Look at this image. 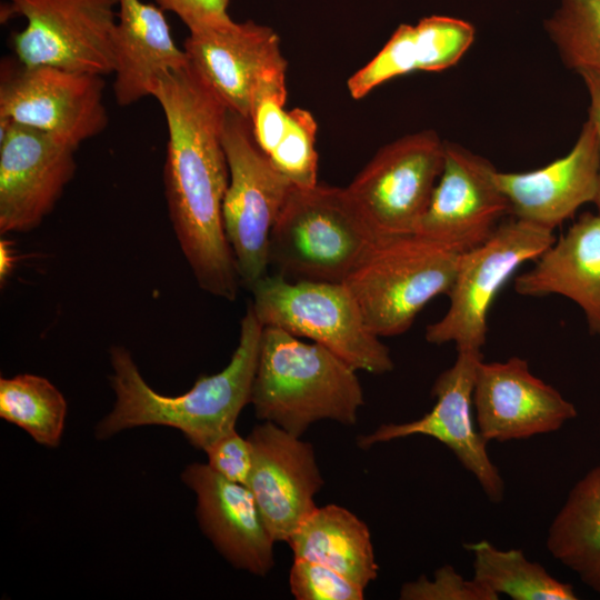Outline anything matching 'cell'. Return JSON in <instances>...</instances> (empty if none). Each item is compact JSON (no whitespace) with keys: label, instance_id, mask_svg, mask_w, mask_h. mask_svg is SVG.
<instances>
[{"label":"cell","instance_id":"obj_1","mask_svg":"<svg viewBox=\"0 0 600 600\" xmlns=\"http://www.w3.org/2000/svg\"><path fill=\"white\" fill-rule=\"evenodd\" d=\"M152 97L168 129L163 183L177 240L199 287L233 301L241 280L222 219L228 109L190 64L159 79Z\"/></svg>","mask_w":600,"mask_h":600},{"label":"cell","instance_id":"obj_2","mask_svg":"<svg viewBox=\"0 0 600 600\" xmlns=\"http://www.w3.org/2000/svg\"><path fill=\"white\" fill-rule=\"evenodd\" d=\"M262 331L263 326L249 303L228 366L214 374L199 377L190 390L173 397L153 390L131 353L122 346H112L110 383L116 402L98 422L96 437L103 440L136 427L166 426L178 429L191 446L204 450L236 429L240 412L250 403Z\"/></svg>","mask_w":600,"mask_h":600},{"label":"cell","instance_id":"obj_3","mask_svg":"<svg viewBox=\"0 0 600 600\" xmlns=\"http://www.w3.org/2000/svg\"><path fill=\"white\" fill-rule=\"evenodd\" d=\"M250 403L258 419L301 437L320 420L354 424L363 391L357 370L332 351L266 326Z\"/></svg>","mask_w":600,"mask_h":600},{"label":"cell","instance_id":"obj_4","mask_svg":"<svg viewBox=\"0 0 600 600\" xmlns=\"http://www.w3.org/2000/svg\"><path fill=\"white\" fill-rule=\"evenodd\" d=\"M346 188L292 186L269 240V266L292 281L342 283L380 239Z\"/></svg>","mask_w":600,"mask_h":600},{"label":"cell","instance_id":"obj_5","mask_svg":"<svg viewBox=\"0 0 600 600\" xmlns=\"http://www.w3.org/2000/svg\"><path fill=\"white\" fill-rule=\"evenodd\" d=\"M462 252L417 233L381 237L343 282L379 338L406 332L436 297L449 292Z\"/></svg>","mask_w":600,"mask_h":600},{"label":"cell","instance_id":"obj_6","mask_svg":"<svg viewBox=\"0 0 600 600\" xmlns=\"http://www.w3.org/2000/svg\"><path fill=\"white\" fill-rule=\"evenodd\" d=\"M257 318L329 349L357 371L382 374L393 369L390 350L366 324L342 283L292 281L267 274L250 289Z\"/></svg>","mask_w":600,"mask_h":600},{"label":"cell","instance_id":"obj_7","mask_svg":"<svg viewBox=\"0 0 600 600\" xmlns=\"http://www.w3.org/2000/svg\"><path fill=\"white\" fill-rule=\"evenodd\" d=\"M223 148L229 168L223 227L241 283L251 289L268 274L271 230L293 184L259 148L249 120L230 110Z\"/></svg>","mask_w":600,"mask_h":600},{"label":"cell","instance_id":"obj_8","mask_svg":"<svg viewBox=\"0 0 600 600\" xmlns=\"http://www.w3.org/2000/svg\"><path fill=\"white\" fill-rule=\"evenodd\" d=\"M554 240L552 230L514 218L500 223L481 244L462 252L448 292V310L427 327L426 340L433 344L453 342L457 351H481L488 314L502 286Z\"/></svg>","mask_w":600,"mask_h":600},{"label":"cell","instance_id":"obj_9","mask_svg":"<svg viewBox=\"0 0 600 600\" xmlns=\"http://www.w3.org/2000/svg\"><path fill=\"white\" fill-rule=\"evenodd\" d=\"M117 7L119 0H9L1 16L26 19L11 40L19 63L104 77L114 70Z\"/></svg>","mask_w":600,"mask_h":600},{"label":"cell","instance_id":"obj_10","mask_svg":"<svg viewBox=\"0 0 600 600\" xmlns=\"http://www.w3.org/2000/svg\"><path fill=\"white\" fill-rule=\"evenodd\" d=\"M446 141L433 130L404 136L381 148L346 187L379 237L414 233L444 161Z\"/></svg>","mask_w":600,"mask_h":600},{"label":"cell","instance_id":"obj_11","mask_svg":"<svg viewBox=\"0 0 600 600\" xmlns=\"http://www.w3.org/2000/svg\"><path fill=\"white\" fill-rule=\"evenodd\" d=\"M102 78L48 66H4L0 120L42 131L77 150L108 126Z\"/></svg>","mask_w":600,"mask_h":600},{"label":"cell","instance_id":"obj_12","mask_svg":"<svg viewBox=\"0 0 600 600\" xmlns=\"http://www.w3.org/2000/svg\"><path fill=\"white\" fill-rule=\"evenodd\" d=\"M76 149L0 120V232H28L53 210L76 173Z\"/></svg>","mask_w":600,"mask_h":600},{"label":"cell","instance_id":"obj_13","mask_svg":"<svg viewBox=\"0 0 600 600\" xmlns=\"http://www.w3.org/2000/svg\"><path fill=\"white\" fill-rule=\"evenodd\" d=\"M481 360L479 350L458 351L454 363L441 372L433 383L436 403L428 413L406 423L381 424L373 432L360 436L359 447L369 448L416 434L431 437L454 453L491 501L502 500L503 479L488 454V441L472 418L474 379Z\"/></svg>","mask_w":600,"mask_h":600},{"label":"cell","instance_id":"obj_14","mask_svg":"<svg viewBox=\"0 0 600 600\" xmlns=\"http://www.w3.org/2000/svg\"><path fill=\"white\" fill-rule=\"evenodd\" d=\"M496 173L487 159L446 142L441 174L414 233L459 252L484 242L509 213Z\"/></svg>","mask_w":600,"mask_h":600},{"label":"cell","instance_id":"obj_15","mask_svg":"<svg viewBox=\"0 0 600 600\" xmlns=\"http://www.w3.org/2000/svg\"><path fill=\"white\" fill-rule=\"evenodd\" d=\"M477 428L489 442L527 439L559 430L577 416L576 407L536 377L527 360L483 362L473 387Z\"/></svg>","mask_w":600,"mask_h":600},{"label":"cell","instance_id":"obj_16","mask_svg":"<svg viewBox=\"0 0 600 600\" xmlns=\"http://www.w3.org/2000/svg\"><path fill=\"white\" fill-rule=\"evenodd\" d=\"M253 464L248 483L276 542H288L300 522L314 510L323 486L314 450L274 423L263 421L247 437Z\"/></svg>","mask_w":600,"mask_h":600},{"label":"cell","instance_id":"obj_17","mask_svg":"<svg viewBox=\"0 0 600 600\" xmlns=\"http://www.w3.org/2000/svg\"><path fill=\"white\" fill-rule=\"evenodd\" d=\"M183 50L190 67L224 104L248 119L252 92L270 69L287 66L273 29L253 21L189 32Z\"/></svg>","mask_w":600,"mask_h":600},{"label":"cell","instance_id":"obj_18","mask_svg":"<svg viewBox=\"0 0 600 600\" xmlns=\"http://www.w3.org/2000/svg\"><path fill=\"white\" fill-rule=\"evenodd\" d=\"M599 167L598 136L588 118L567 154L531 171L497 170L496 180L509 213L553 231L580 207L594 202Z\"/></svg>","mask_w":600,"mask_h":600},{"label":"cell","instance_id":"obj_19","mask_svg":"<svg viewBox=\"0 0 600 600\" xmlns=\"http://www.w3.org/2000/svg\"><path fill=\"white\" fill-rule=\"evenodd\" d=\"M197 497L199 526L234 568L264 577L274 566L273 544L251 490L232 482L208 463H191L181 473Z\"/></svg>","mask_w":600,"mask_h":600},{"label":"cell","instance_id":"obj_20","mask_svg":"<svg viewBox=\"0 0 600 600\" xmlns=\"http://www.w3.org/2000/svg\"><path fill=\"white\" fill-rule=\"evenodd\" d=\"M113 56V92L121 107L152 97L159 79L189 66L163 10L142 0H119Z\"/></svg>","mask_w":600,"mask_h":600},{"label":"cell","instance_id":"obj_21","mask_svg":"<svg viewBox=\"0 0 600 600\" xmlns=\"http://www.w3.org/2000/svg\"><path fill=\"white\" fill-rule=\"evenodd\" d=\"M521 296L559 294L584 313L600 333V213L587 212L514 280Z\"/></svg>","mask_w":600,"mask_h":600},{"label":"cell","instance_id":"obj_22","mask_svg":"<svg viewBox=\"0 0 600 600\" xmlns=\"http://www.w3.org/2000/svg\"><path fill=\"white\" fill-rule=\"evenodd\" d=\"M294 559L326 566L366 588L378 576L367 524L343 507H316L288 540Z\"/></svg>","mask_w":600,"mask_h":600},{"label":"cell","instance_id":"obj_23","mask_svg":"<svg viewBox=\"0 0 600 600\" xmlns=\"http://www.w3.org/2000/svg\"><path fill=\"white\" fill-rule=\"evenodd\" d=\"M546 543L554 559L600 592V466L570 490Z\"/></svg>","mask_w":600,"mask_h":600},{"label":"cell","instance_id":"obj_24","mask_svg":"<svg viewBox=\"0 0 600 600\" xmlns=\"http://www.w3.org/2000/svg\"><path fill=\"white\" fill-rule=\"evenodd\" d=\"M473 554V579L514 600H576L571 584L552 577L519 549L501 550L481 540L466 546Z\"/></svg>","mask_w":600,"mask_h":600},{"label":"cell","instance_id":"obj_25","mask_svg":"<svg viewBox=\"0 0 600 600\" xmlns=\"http://www.w3.org/2000/svg\"><path fill=\"white\" fill-rule=\"evenodd\" d=\"M66 416L67 401L48 379L30 373L0 379V417L37 443L59 446Z\"/></svg>","mask_w":600,"mask_h":600},{"label":"cell","instance_id":"obj_26","mask_svg":"<svg viewBox=\"0 0 600 600\" xmlns=\"http://www.w3.org/2000/svg\"><path fill=\"white\" fill-rule=\"evenodd\" d=\"M544 29L567 68L600 77V0H560Z\"/></svg>","mask_w":600,"mask_h":600},{"label":"cell","instance_id":"obj_27","mask_svg":"<svg viewBox=\"0 0 600 600\" xmlns=\"http://www.w3.org/2000/svg\"><path fill=\"white\" fill-rule=\"evenodd\" d=\"M317 129L310 111L301 108L288 111L284 132L268 156L273 167L296 187L318 184Z\"/></svg>","mask_w":600,"mask_h":600},{"label":"cell","instance_id":"obj_28","mask_svg":"<svg viewBox=\"0 0 600 600\" xmlns=\"http://www.w3.org/2000/svg\"><path fill=\"white\" fill-rule=\"evenodd\" d=\"M414 29L419 70L442 71L454 66L471 47L476 29L462 19L430 16Z\"/></svg>","mask_w":600,"mask_h":600},{"label":"cell","instance_id":"obj_29","mask_svg":"<svg viewBox=\"0 0 600 600\" xmlns=\"http://www.w3.org/2000/svg\"><path fill=\"white\" fill-rule=\"evenodd\" d=\"M419 70L411 24H400L382 49L348 80L353 99H361L382 83Z\"/></svg>","mask_w":600,"mask_h":600},{"label":"cell","instance_id":"obj_30","mask_svg":"<svg viewBox=\"0 0 600 600\" xmlns=\"http://www.w3.org/2000/svg\"><path fill=\"white\" fill-rule=\"evenodd\" d=\"M286 69L287 66H280L267 71L251 96L248 120L257 144L267 156L276 148L286 129Z\"/></svg>","mask_w":600,"mask_h":600},{"label":"cell","instance_id":"obj_31","mask_svg":"<svg viewBox=\"0 0 600 600\" xmlns=\"http://www.w3.org/2000/svg\"><path fill=\"white\" fill-rule=\"evenodd\" d=\"M289 584L297 600L363 599L364 588L326 566L304 559H294Z\"/></svg>","mask_w":600,"mask_h":600},{"label":"cell","instance_id":"obj_32","mask_svg":"<svg viewBox=\"0 0 600 600\" xmlns=\"http://www.w3.org/2000/svg\"><path fill=\"white\" fill-rule=\"evenodd\" d=\"M402 600H497L499 596L473 578L466 579L451 566L439 568L433 579L420 577L404 583Z\"/></svg>","mask_w":600,"mask_h":600},{"label":"cell","instance_id":"obj_33","mask_svg":"<svg viewBox=\"0 0 600 600\" xmlns=\"http://www.w3.org/2000/svg\"><path fill=\"white\" fill-rule=\"evenodd\" d=\"M208 466L223 478L248 487L253 454L248 438L236 429L227 432L203 450Z\"/></svg>","mask_w":600,"mask_h":600},{"label":"cell","instance_id":"obj_34","mask_svg":"<svg viewBox=\"0 0 600 600\" xmlns=\"http://www.w3.org/2000/svg\"><path fill=\"white\" fill-rule=\"evenodd\" d=\"M163 11L173 12L189 32L220 27L232 21L228 13L230 0H154Z\"/></svg>","mask_w":600,"mask_h":600},{"label":"cell","instance_id":"obj_35","mask_svg":"<svg viewBox=\"0 0 600 600\" xmlns=\"http://www.w3.org/2000/svg\"><path fill=\"white\" fill-rule=\"evenodd\" d=\"M584 87L589 96V114L588 118L592 121L594 129L597 131L598 141H599V156H600V77L583 73L580 74ZM598 208V213H600V167H599V181H598V192L596 200L593 202Z\"/></svg>","mask_w":600,"mask_h":600},{"label":"cell","instance_id":"obj_36","mask_svg":"<svg viewBox=\"0 0 600 600\" xmlns=\"http://www.w3.org/2000/svg\"><path fill=\"white\" fill-rule=\"evenodd\" d=\"M17 256L13 249L11 241L7 239H1L0 241V281L1 283L6 282L8 277L11 274Z\"/></svg>","mask_w":600,"mask_h":600}]
</instances>
